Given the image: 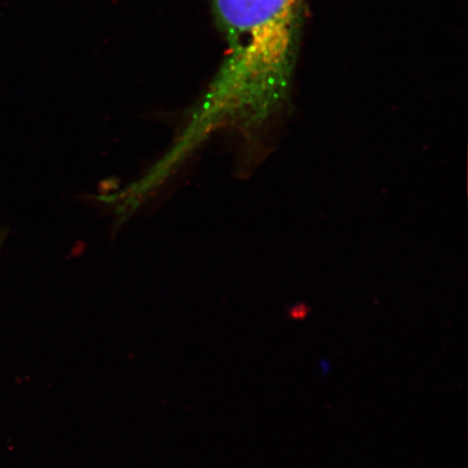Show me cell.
Masks as SVG:
<instances>
[{"instance_id":"6da1fadb","label":"cell","mask_w":468,"mask_h":468,"mask_svg":"<svg viewBox=\"0 0 468 468\" xmlns=\"http://www.w3.org/2000/svg\"><path fill=\"white\" fill-rule=\"evenodd\" d=\"M308 0H212L225 60L195 112L200 127L261 126L289 105Z\"/></svg>"},{"instance_id":"7a4b0ae2","label":"cell","mask_w":468,"mask_h":468,"mask_svg":"<svg viewBox=\"0 0 468 468\" xmlns=\"http://www.w3.org/2000/svg\"><path fill=\"white\" fill-rule=\"evenodd\" d=\"M2 241H3V233L0 232V244H2Z\"/></svg>"}]
</instances>
